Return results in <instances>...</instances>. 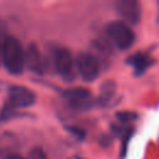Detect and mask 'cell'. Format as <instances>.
Returning <instances> with one entry per match:
<instances>
[{
  "label": "cell",
  "instance_id": "9",
  "mask_svg": "<svg viewBox=\"0 0 159 159\" xmlns=\"http://www.w3.org/2000/svg\"><path fill=\"white\" fill-rule=\"evenodd\" d=\"M127 63L134 68L137 75H140L153 63V58L145 52H137L127 58Z\"/></svg>",
  "mask_w": 159,
  "mask_h": 159
},
{
  "label": "cell",
  "instance_id": "8",
  "mask_svg": "<svg viewBox=\"0 0 159 159\" xmlns=\"http://www.w3.org/2000/svg\"><path fill=\"white\" fill-rule=\"evenodd\" d=\"M25 66H27L30 71L39 75H42L45 72L46 66H45L43 57L40 50L37 48V46L34 43L29 45V47L25 50Z\"/></svg>",
  "mask_w": 159,
  "mask_h": 159
},
{
  "label": "cell",
  "instance_id": "14",
  "mask_svg": "<svg viewBox=\"0 0 159 159\" xmlns=\"http://www.w3.org/2000/svg\"><path fill=\"white\" fill-rule=\"evenodd\" d=\"M5 159H25V158L21 157V155H19V154H14V153H11V154H7Z\"/></svg>",
  "mask_w": 159,
  "mask_h": 159
},
{
  "label": "cell",
  "instance_id": "13",
  "mask_svg": "<svg viewBox=\"0 0 159 159\" xmlns=\"http://www.w3.org/2000/svg\"><path fill=\"white\" fill-rule=\"evenodd\" d=\"M71 133H73V134H76L78 138H83V135H84V133H83V130H81L80 128H75V127H68L67 128Z\"/></svg>",
  "mask_w": 159,
  "mask_h": 159
},
{
  "label": "cell",
  "instance_id": "1",
  "mask_svg": "<svg viewBox=\"0 0 159 159\" xmlns=\"http://www.w3.org/2000/svg\"><path fill=\"white\" fill-rule=\"evenodd\" d=\"M1 62L11 75H20L25 68V50L14 36H6L1 42Z\"/></svg>",
  "mask_w": 159,
  "mask_h": 159
},
{
  "label": "cell",
  "instance_id": "10",
  "mask_svg": "<svg viewBox=\"0 0 159 159\" xmlns=\"http://www.w3.org/2000/svg\"><path fill=\"white\" fill-rule=\"evenodd\" d=\"M117 89V84L113 80H107L101 84V91H99V97H98V103L101 106L108 104Z\"/></svg>",
  "mask_w": 159,
  "mask_h": 159
},
{
  "label": "cell",
  "instance_id": "3",
  "mask_svg": "<svg viewBox=\"0 0 159 159\" xmlns=\"http://www.w3.org/2000/svg\"><path fill=\"white\" fill-rule=\"evenodd\" d=\"M53 63L57 73L67 82L76 77V65L71 51L66 47H56L53 51Z\"/></svg>",
  "mask_w": 159,
  "mask_h": 159
},
{
  "label": "cell",
  "instance_id": "11",
  "mask_svg": "<svg viewBox=\"0 0 159 159\" xmlns=\"http://www.w3.org/2000/svg\"><path fill=\"white\" fill-rule=\"evenodd\" d=\"M116 116H117L118 120L122 122V123H128V122H132V120L137 119V113L128 112V111H125V112H118Z\"/></svg>",
  "mask_w": 159,
  "mask_h": 159
},
{
  "label": "cell",
  "instance_id": "5",
  "mask_svg": "<svg viewBox=\"0 0 159 159\" xmlns=\"http://www.w3.org/2000/svg\"><path fill=\"white\" fill-rule=\"evenodd\" d=\"M7 99H9L7 101V106H10L11 108L16 109V108H25V107L32 106L35 103V101H36V96L27 87L12 86L9 89Z\"/></svg>",
  "mask_w": 159,
  "mask_h": 159
},
{
  "label": "cell",
  "instance_id": "16",
  "mask_svg": "<svg viewBox=\"0 0 159 159\" xmlns=\"http://www.w3.org/2000/svg\"><path fill=\"white\" fill-rule=\"evenodd\" d=\"M76 159H83V158H76Z\"/></svg>",
  "mask_w": 159,
  "mask_h": 159
},
{
  "label": "cell",
  "instance_id": "12",
  "mask_svg": "<svg viewBox=\"0 0 159 159\" xmlns=\"http://www.w3.org/2000/svg\"><path fill=\"white\" fill-rule=\"evenodd\" d=\"M30 159H47V157H46V154L43 153L42 149L35 148V149H32L31 153H30Z\"/></svg>",
  "mask_w": 159,
  "mask_h": 159
},
{
  "label": "cell",
  "instance_id": "7",
  "mask_svg": "<svg viewBox=\"0 0 159 159\" xmlns=\"http://www.w3.org/2000/svg\"><path fill=\"white\" fill-rule=\"evenodd\" d=\"M116 10L124 20V22H129L135 25L140 21V5L137 0H117L116 1Z\"/></svg>",
  "mask_w": 159,
  "mask_h": 159
},
{
  "label": "cell",
  "instance_id": "4",
  "mask_svg": "<svg viewBox=\"0 0 159 159\" xmlns=\"http://www.w3.org/2000/svg\"><path fill=\"white\" fill-rule=\"evenodd\" d=\"M75 65L81 78L86 82H93L99 75V62L97 57L89 52H81L76 57Z\"/></svg>",
  "mask_w": 159,
  "mask_h": 159
},
{
  "label": "cell",
  "instance_id": "6",
  "mask_svg": "<svg viewBox=\"0 0 159 159\" xmlns=\"http://www.w3.org/2000/svg\"><path fill=\"white\" fill-rule=\"evenodd\" d=\"M63 97L66 102L75 109H87L93 102L91 92L82 87H75L65 91Z\"/></svg>",
  "mask_w": 159,
  "mask_h": 159
},
{
  "label": "cell",
  "instance_id": "2",
  "mask_svg": "<svg viewBox=\"0 0 159 159\" xmlns=\"http://www.w3.org/2000/svg\"><path fill=\"white\" fill-rule=\"evenodd\" d=\"M104 31L109 41L122 51L128 50L134 43L135 35L133 30L129 27V25L125 24L124 21L120 20L112 21L106 26Z\"/></svg>",
  "mask_w": 159,
  "mask_h": 159
},
{
  "label": "cell",
  "instance_id": "15",
  "mask_svg": "<svg viewBox=\"0 0 159 159\" xmlns=\"http://www.w3.org/2000/svg\"><path fill=\"white\" fill-rule=\"evenodd\" d=\"M0 63H1V42H0Z\"/></svg>",
  "mask_w": 159,
  "mask_h": 159
}]
</instances>
